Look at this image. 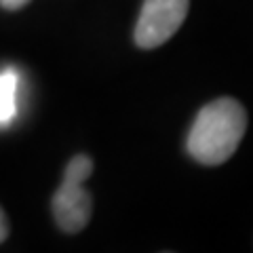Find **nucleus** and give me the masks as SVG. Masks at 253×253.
<instances>
[{"mask_svg":"<svg viewBox=\"0 0 253 253\" xmlns=\"http://www.w3.org/2000/svg\"><path fill=\"white\" fill-rule=\"evenodd\" d=\"M247 131V114L236 99L221 97L205 106L188 133V152L201 165H221L230 158Z\"/></svg>","mask_w":253,"mask_h":253,"instance_id":"nucleus-1","label":"nucleus"},{"mask_svg":"<svg viewBox=\"0 0 253 253\" xmlns=\"http://www.w3.org/2000/svg\"><path fill=\"white\" fill-rule=\"evenodd\" d=\"M93 173V161L86 154H78L68 163L63 181L53 194V217L63 232L76 234L91 219V196L84 190V181Z\"/></svg>","mask_w":253,"mask_h":253,"instance_id":"nucleus-2","label":"nucleus"},{"mask_svg":"<svg viewBox=\"0 0 253 253\" xmlns=\"http://www.w3.org/2000/svg\"><path fill=\"white\" fill-rule=\"evenodd\" d=\"M190 9V0H144L137 26L135 44L139 49H156L181 28Z\"/></svg>","mask_w":253,"mask_h":253,"instance_id":"nucleus-3","label":"nucleus"},{"mask_svg":"<svg viewBox=\"0 0 253 253\" xmlns=\"http://www.w3.org/2000/svg\"><path fill=\"white\" fill-rule=\"evenodd\" d=\"M17 84L19 76L13 68L0 72V125H9L17 114Z\"/></svg>","mask_w":253,"mask_h":253,"instance_id":"nucleus-4","label":"nucleus"},{"mask_svg":"<svg viewBox=\"0 0 253 253\" xmlns=\"http://www.w3.org/2000/svg\"><path fill=\"white\" fill-rule=\"evenodd\" d=\"M30 2V0H0V4L9 11H17V9H23Z\"/></svg>","mask_w":253,"mask_h":253,"instance_id":"nucleus-5","label":"nucleus"},{"mask_svg":"<svg viewBox=\"0 0 253 253\" xmlns=\"http://www.w3.org/2000/svg\"><path fill=\"white\" fill-rule=\"evenodd\" d=\"M6 236H9V221H6L4 211L0 209V243H2Z\"/></svg>","mask_w":253,"mask_h":253,"instance_id":"nucleus-6","label":"nucleus"}]
</instances>
